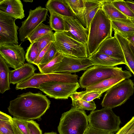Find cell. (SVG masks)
Here are the masks:
<instances>
[{"label":"cell","instance_id":"50","mask_svg":"<svg viewBox=\"0 0 134 134\" xmlns=\"http://www.w3.org/2000/svg\"><path fill=\"white\" fill-rule=\"evenodd\" d=\"M0 134H2V133H1L0 132Z\"/></svg>","mask_w":134,"mask_h":134},{"label":"cell","instance_id":"20","mask_svg":"<svg viewBox=\"0 0 134 134\" xmlns=\"http://www.w3.org/2000/svg\"><path fill=\"white\" fill-rule=\"evenodd\" d=\"M45 6L49 12H54L63 17L75 18L72 11L64 0H49L47 2Z\"/></svg>","mask_w":134,"mask_h":134},{"label":"cell","instance_id":"42","mask_svg":"<svg viewBox=\"0 0 134 134\" xmlns=\"http://www.w3.org/2000/svg\"><path fill=\"white\" fill-rule=\"evenodd\" d=\"M12 119V118L10 116L1 111H0V120L6 121H11Z\"/></svg>","mask_w":134,"mask_h":134},{"label":"cell","instance_id":"26","mask_svg":"<svg viewBox=\"0 0 134 134\" xmlns=\"http://www.w3.org/2000/svg\"><path fill=\"white\" fill-rule=\"evenodd\" d=\"M64 56V55L62 53L58 51L52 60L44 64L37 65L41 73L48 74L53 73L62 60Z\"/></svg>","mask_w":134,"mask_h":134},{"label":"cell","instance_id":"25","mask_svg":"<svg viewBox=\"0 0 134 134\" xmlns=\"http://www.w3.org/2000/svg\"><path fill=\"white\" fill-rule=\"evenodd\" d=\"M102 9L110 20L129 19L114 5L111 0H104Z\"/></svg>","mask_w":134,"mask_h":134},{"label":"cell","instance_id":"39","mask_svg":"<svg viewBox=\"0 0 134 134\" xmlns=\"http://www.w3.org/2000/svg\"><path fill=\"white\" fill-rule=\"evenodd\" d=\"M28 127L30 134H42L39 125L33 120L27 121Z\"/></svg>","mask_w":134,"mask_h":134},{"label":"cell","instance_id":"33","mask_svg":"<svg viewBox=\"0 0 134 134\" xmlns=\"http://www.w3.org/2000/svg\"><path fill=\"white\" fill-rule=\"evenodd\" d=\"M39 53L37 43L36 41H34L30 43L27 49L25 59L28 63L33 64Z\"/></svg>","mask_w":134,"mask_h":134},{"label":"cell","instance_id":"15","mask_svg":"<svg viewBox=\"0 0 134 134\" xmlns=\"http://www.w3.org/2000/svg\"><path fill=\"white\" fill-rule=\"evenodd\" d=\"M97 52L121 60L126 63L121 46L114 36L104 40L99 46Z\"/></svg>","mask_w":134,"mask_h":134},{"label":"cell","instance_id":"19","mask_svg":"<svg viewBox=\"0 0 134 134\" xmlns=\"http://www.w3.org/2000/svg\"><path fill=\"white\" fill-rule=\"evenodd\" d=\"M104 0H84L83 18L85 27L89 31L91 23L98 10L102 8Z\"/></svg>","mask_w":134,"mask_h":134},{"label":"cell","instance_id":"40","mask_svg":"<svg viewBox=\"0 0 134 134\" xmlns=\"http://www.w3.org/2000/svg\"><path fill=\"white\" fill-rule=\"evenodd\" d=\"M52 42H51L49 43L48 44L40 53L34 62L33 64H34L37 66L40 64L46 53L50 46Z\"/></svg>","mask_w":134,"mask_h":134},{"label":"cell","instance_id":"46","mask_svg":"<svg viewBox=\"0 0 134 134\" xmlns=\"http://www.w3.org/2000/svg\"><path fill=\"white\" fill-rule=\"evenodd\" d=\"M23 1L25 2H29L32 3L33 1V0H23Z\"/></svg>","mask_w":134,"mask_h":134},{"label":"cell","instance_id":"24","mask_svg":"<svg viewBox=\"0 0 134 134\" xmlns=\"http://www.w3.org/2000/svg\"><path fill=\"white\" fill-rule=\"evenodd\" d=\"M9 67L0 56V93H3L10 89L9 80Z\"/></svg>","mask_w":134,"mask_h":134},{"label":"cell","instance_id":"2","mask_svg":"<svg viewBox=\"0 0 134 134\" xmlns=\"http://www.w3.org/2000/svg\"><path fill=\"white\" fill-rule=\"evenodd\" d=\"M113 30L111 20L100 9L92 20L88 31L87 44L88 56L97 52L104 40L112 37Z\"/></svg>","mask_w":134,"mask_h":134},{"label":"cell","instance_id":"47","mask_svg":"<svg viewBox=\"0 0 134 134\" xmlns=\"http://www.w3.org/2000/svg\"><path fill=\"white\" fill-rule=\"evenodd\" d=\"M44 134H58L56 133L52 132H46Z\"/></svg>","mask_w":134,"mask_h":134},{"label":"cell","instance_id":"43","mask_svg":"<svg viewBox=\"0 0 134 134\" xmlns=\"http://www.w3.org/2000/svg\"><path fill=\"white\" fill-rule=\"evenodd\" d=\"M126 3L134 14V1L132 0L125 1Z\"/></svg>","mask_w":134,"mask_h":134},{"label":"cell","instance_id":"44","mask_svg":"<svg viewBox=\"0 0 134 134\" xmlns=\"http://www.w3.org/2000/svg\"><path fill=\"white\" fill-rule=\"evenodd\" d=\"M130 43L134 47V34L126 38Z\"/></svg>","mask_w":134,"mask_h":134},{"label":"cell","instance_id":"23","mask_svg":"<svg viewBox=\"0 0 134 134\" xmlns=\"http://www.w3.org/2000/svg\"><path fill=\"white\" fill-rule=\"evenodd\" d=\"M127 79L123 76H119L104 80L87 88V90H95L100 91L103 93L119 82Z\"/></svg>","mask_w":134,"mask_h":134},{"label":"cell","instance_id":"10","mask_svg":"<svg viewBox=\"0 0 134 134\" xmlns=\"http://www.w3.org/2000/svg\"><path fill=\"white\" fill-rule=\"evenodd\" d=\"M48 11L46 8L40 6L34 10H30L28 17L21 22V26L18 30L21 42H24L37 27L46 20Z\"/></svg>","mask_w":134,"mask_h":134},{"label":"cell","instance_id":"41","mask_svg":"<svg viewBox=\"0 0 134 134\" xmlns=\"http://www.w3.org/2000/svg\"><path fill=\"white\" fill-rule=\"evenodd\" d=\"M110 133L104 131L95 129L89 125L84 134H110Z\"/></svg>","mask_w":134,"mask_h":134},{"label":"cell","instance_id":"9","mask_svg":"<svg viewBox=\"0 0 134 134\" xmlns=\"http://www.w3.org/2000/svg\"><path fill=\"white\" fill-rule=\"evenodd\" d=\"M80 87L79 83L51 81L41 84L38 89L49 97L67 99Z\"/></svg>","mask_w":134,"mask_h":134},{"label":"cell","instance_id":"48","mask_svg":"<svg viewBox=\"0 0 134 134\" xmlns=\"http://www.w3.org/2000/svg\"><path fill=\"white\" fill-rule=\"evenodd\" d=\"M132 23L134 24V19L130 18Z\"/></svg>","mask_w":134,"mask_h":134},{"label":"cell","instance_id":"5","mask_svg":"<svg viewBox=\"0 0 134 134\" xmlns=\"http://www.w3.org/2000/svg\"><path fill=\"white\" fill-rule=\"evenodd\" d=\"M88 116L89 125L95 129L110 133L118 132L120 129V118L111 108L105 107L92 110Z\"/></svg>","mask_w":134,"mask_h":134},{"label":"cell","instance_id":"16","mask_svg":"<svg viewBox=\"0 0 134 134\" xmlns=\"http://www.w3.org/2000/svg\"><path fill=\"white\" fill-rule=\"evenodd\" d=\"M0 12L22 19L25 17L23 5L20 0H0Z\"/></svg>","mask_w":134,"mask_h":134},{"label":"cell","instance_id":"30","mask_svg":"<svg viewBox=\"0 0 134 134\" xmlns=\"http://www.w3.org/2000/svg\"><path fill=\"white\" fill-rule=\"evenodd\" d=\"M50 13L49 26L55 32L64 31V21L63 18L54 12L49 11Z\"/></svg>","mask_w":134,"mask_h":134},{"label":"cell","instance_id":"29","mask_svg":"<svg viewBox=\"0 0 134 134\" xmlns=\"http://www.w3.org/2000/svg\"><path fill=\"white\" fill-rule=\"evenodd\" d=\"M53 31L49 25L41 23L27 37L26 39L31 43Z\"/></svg>","mask_w":134,"mask_h":134},{"label":"cell","instance_id":"49","mask_svg":"<svg viewBox=\"0 0 134 134\" xmlns=\"http://www.w3.org/2000/svg\"><path fill=\"white\" fill-rule=\"evenodd\" d=\"M110 134H114V133H110ZM132 134H134V133H132Z\"/></svg>","mask_w":134,"mask_h":134},{"label":"cell","instance_id":"22","mask_svg":"<svg viewBox=\"0 0 134 134\" xmlns=\"http://www.w3.org/2000/svg\"><path fill=\"white\" fill-rule=\"evenodd\" d=\"M113 30L127 38L134 34V24L129 18L126 20H111Z\"/></svg>","mask_w":134,"mask_h":134},{"label":"cell","instance_id":"17","mask_svg":"<svg viewBox=\"0 0 134 134\" xmlns=\"http://www.w3.org/2000/svg\"><path fill=\"white\" fill-rule=\"evenodd\" d=\"M37 70L32 64L25 63L17 69L10 71L9 80L10 84H17L32 76Z\"/></svg>","mask_w":134,"mask_h":134},{"label":"cell","instance_id":"21","mask_svg":"<svg viewBox=\"0 0 134 134\" xmlns=\"http://www.w3.org/2000/svg\"><path fill=\"white\" fill-rule=\"evenodd\" d=\"M93 65H100L113 67L120 64L126 65V63L122 60L117 59L105 54L96 52L88 56Z\"/></svg>","mask_w":134,"mask_h":134},{"label":"cell","instance_id":"3","mask_svg":"<svg viewBox=\"0 0 134 134\" xmlns=\"http://www.w3.org/2000/svg\"><path fill=\"white\" fill-rule=\"evenodd\" d=\"M119 76L129 79L132 76L130 71L123 70L122 68L94 65L86 70L80 77L79 83L81 87L86 88L104 80Z\"/></svg>","mask_w":134,"mask_h":134},{"label":"cell","instance_id":"28","mask_svg":"<svg viewBox=\"0 0 134 134\" xmlns=\"http://www.w3.org/2000/svg\"><path fill=\"white\" fill-rule=\"evenodd\" d=\"M103 93L95 90H87L79 92L76 91L73 93L70 97L71 99H81L87 102H90L96 98L100 99Z\"/></svg>","mask_w":134,"mask_h":134},{"label":"cell","instance_id":"4","mask_svg":"<svg viewBox=\"0 0 134 134\" xmlns=\"http://www.w3.org/2000/svg\"><path fill=\"white\" fill-rule=\"evenodd\" d=\"M89 125L85 110L72 106L62 114L58 130L59 134H84Z\"/></svg>","mask_w":134,"mask_h":134},{"label":"cell","instance_id":"31","mask_svg":"<svg viewBox=\"0 0 134 134\" xmlns=\"http://www.w3.org/2000/svg\"><path fill=\"white\" fill-rule=\"evenodd\" d=\"M71 105L75 108L81 110H94L96 105L93 100L87 102L81 99H72Z\"/></svg>","mask_w":134,"mask_h":134},{"label":"cell","instance_id":"32","mask_svg":"<svg viewBox=\"0 0 134 134\" xmlns=\"http://www.w3.org/2000/svg\"><path fill=\"white\" fill-rule=\"evenodd\" d=\"M12 122L17 134H30L27 121L13 117Z\"/></svg>","mask_w":134,"mask_h":134},{"label":"cell","instance_id":"34","mask_svg":"<svg viewBox=\"0 0 134 134\" xmlns=\"http://www.w3.org/2000/svg\"><path fill=\"white\" fill-rule=\"evenodd\" d=\"M114 5L120 11L128 18L134 19V14L126 5L125 1L111 0Z\"/></svg>","mask_w":134,"mask_h":134},{"label":"cell","instance_id":"36","mask_svg":"<svg viewBox=\"0 0 134 134\" xmlns=\"http://www.w3.org/2000/svg\"><path fill=\"white\" fill-rule=\"evenodd\" d=\"M0 132L2 134H17L12 121L0 120Z\"/></svg>","mask_w":134,"mask_h":134},{"label":"cell","instance_id":"38","mask_svg":"<svg viewBox=\"0 0 134 134\" xmlns=\"http://www.w3.org/2000/svg\"><path fill=\"white\" fill-rule=\"evenodd\" d=\"M134 133V116L115 134H132Z\"/></svg>","mask_w":134,"mask_h":134},{"label":"cell","instance_id":"35","mask_svg":"<svg viewBox=\"0 0 134 134\" xmlns=\"http://www.w3.org/2000/svg\"><path fill=\"white\" fill-rule=\"evenodd\" d=\"M54 33L52 31L35 41L37 43L39 53L49 43L54 41Z\"/></svg>","mask_w":134,"mask_h":134},{"label":"cell","instance_id":"6","mask_svg":"<svg viewBox=\"0 0 134 134\" xmlns=\"http://www.w3.org/2000/svg\"><path fill=\"white\" fill-rule=\"evenodd\" d=\"M134 92V83L130 79L119 82L107 90L101 103L102 107L112 109L124 104Z\"/></svg>","mask_w":134,"mask_h":134},{"label":"cell","instance_id":"12","mask_svg":"<svg viewBox=\"0 0 134 134\" xmlns=\"http://www.w3.org/2000/svg\"><path fill=\"white\" fill-rule=\"evenodd\" d=\"M16 19L0 12V45L18 44L17 30L19 28L15 24Z\"/></svg>","mask_w":134,"mask_h":134},{"label":"cell","instance_id":"27","mask_svg":"<svg viewBox=\"0 0 134 134\" xmlns=\"http://www.w3.org/2000/svg\"><path fill=\"white\" fill-rule=\"evenodd\" d=\"M64 1L72 11L75 18L78 19L85 27L83 18L84 0Z\"/></svg>","mask_w":134,"mask_h":134},{"label":"cell","instance_id":"11","mask_svg":"<svg viewBox=\"0 0 134 134\" xmlns=\"http://www.w3.org/2000/svg\"><path fill=\"white\" fill-rule=\"evenodd\" d=\"M25 51L18 44H7L0 45V56L9 67L14 69L25 63Z\"/></svg>","mask_w":134,"mask_h":134},{"label":"cell","instance_id":"45","mask_svg":"<svg viewBox=\"0 0 134 134\" xmlns=\"http://www.w3.org/2000/svg\"><path fill=\"white\" fill-rule=\"evenodd\" d=\"M130 46L131 48L132 49V52L133 53L134 57V47L132 46L130 44Z\"/></svg>","mask_w":134,"mask_h":134},{"label":"cell","instance_id":"37","mask_svg":"<svg viewBox=\"0 0 134 134\" xmlns=\"http://www.w3.org/2000/svg\"><path fill=\"white\" fill-rule=\"evenodd\" d=\"M58 51L54 41L52 42L40 64H44L52 60Z\"/></svg>","mask_w":134,"mask_h":134},{"label":"cell","instance_id":"18","mask_svg":"<svg viewBox=\"0 0 134 134\" xmlns=\"http://www.w3.org/2000/svg\"><path fill=\"white\" fill-rule=\"evenodd\" d=\"M114 36L118 41L125 57L127 69L131 72L134 76V57L127 39L118 32L114 31Z\"/></svg>","mask_w":134,"mask_h":134},{"label":"cell","instance_id":"7","mask_svg":"<svg viewBox=\"0 0 134 134\" xmlns=\"http://www.w3.org/2000/svg\"><path fill=\"white\" fill-rule=\"evenodd\" d=\"M78 76L67 72H57L45 74L35 73L26 80L16 84V90H22L28 88L38 89L41 84L51 81L65 82H78Z\"/></svg>","mask_w":134,"mask_h":134},{"label":"cell","instance_id":"8","mask_svg":"<svg viewBox=\"0 0 134 134\" xmlns=\"http://www.w3.org/2000/svg\"><path fill=\"white\" fill-rule=\"evenodd\" d=\"M54 36L59 51L64 55L75 58L88 57L87 45L75 40L64 31L55 32Z\"/></svg>","mask_w":134,"mask_h":134},{"label":"cell","instance_id":"13","mask_svg":"<svg viewBox=\"0 0 134 134\" xmlns=\"http://www.w3.org/2000/svg\"><path fill=\"white\" fill-rule=\"evenodd\" d=\"M93 65L88 57L75 58L64 55L62 60L53 73H75L86 70Z\"/></svg>","mask_w":134,"mask_h":134},{"label":"cell","instance_id":"1","mask_svg":"<svg viewBox=\"0 0 134 134\" xmlns=\"http://www.w3.org/2000/svg\"><path fill=\"white\" fill-rule=\"evenodd\" d=\"M50 101L41 93H23L10 100L8 108L13 116L26 121L39 119L49 109Z\"/></svg>","mask_w":134,"mask_h":134},{"label":"cell","instance_id":"14","mask_svg":"<svg viewBox=\"0 0 134 134\" xmlns=\"http://www.w3.org/2000/svg\"><path fill=\"white\" fill-rule=\"evenodd\" d=\"M64 21V32L77 41L87 45L88 31L75 18L63 17Z\"/></svg>","mask_w":134,"mask_h":134}]
</instances>
